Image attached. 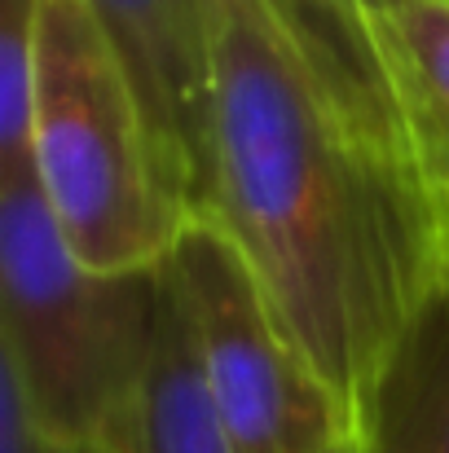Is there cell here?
Returning a JSON list of instances; mask_svg holds the SVG:
<instances>
[{"label":"cell","instance_id":"cell-1","mask_svg":"<svg viewBox=\"0 0 449 453\" xmlns=\"http://www.w3.org/2000/svg\"><path fill=\"white\" fill-rule=\"evenodd\" d=\"M212 216L317 379L357 427L361 405L441 273L419 180L375 150L269 18L229 0L207 18Z\"/></svg>","mask_w":449,"mask_h":453},{"label":"cell","instance_id":"cell-2","mask_svg":"<svg viewBox=\"0 0 449 453\" xmlns=\"http://www.w3.org/2000/svg\"><path fill=\"white\" fill-rule=\"evenodd\" d=\"M159 317V269L93 273L31 163H0V374L40 436L120 453Z\"/></svg>","mask_w":449,"mask_h":453},{"label":"cell","instance_id":"cell-3","mask_svg":"<svg viewBox=\"0 0 449 453\" xmlns=\"http://www.w3.org/2000/svg\"><path fill=\"white\" fill-rule=\"evenodd\" d=\"M27 158L80 265L142 273L167 260L185 220L133 71L93 0H35Z\"/></svg>","mask_w":449,"mask_h":453},{"label":"cell","instance_id":"cell-4","mask_svg":"<svg viewBox=\"0 0 449 453\" xmlns=\"http://www.w3.org/2000/svg\"><path fill=\"white\" fill-rule=\"evenodd\" d=\"M167 269L190 312L212 405L238 453H352V427L260 278L212 216L176 229Z\"/></svg>","mask_w":449,"mask_h":453},{"label":"cell","instance_id":"cell-5","mask_svg":"<svg viewBox=\"0 0 449 453\" xmlns=\"http://www.w3.org/2000/svg\"><path fill=\"white\" fill-rule=\"evenodd\" d=\"M93 9L133 71L181 220L203 216L212 75L198 9L190 0H93Z\"/></svg>","mask_w":449,"mask_h":453},{"label":"cell","instance_id":"cell-6","mask_svg":"<svg viewBox=\"0 0 449 453\" xmlns=\"http://www.w3.org/2000/svg\"><path fill=\"white\" fill-rule=\"evenodd\" d=\"M190 4L198 9V18L207 27V18L229 0H190ZM238 4L256 9L260 18H269L278 27V35L296 49L304 71L321 84V93L335 102V111L375 150H383L392 163H401L428 198L410 133H406L401 111L392 102V88H388V75H383L379 53L370 44L361 9L348 4V0H238ZM428 207H432V198H428Z\"/></svg>","mask_w":449,"mask_h":453},{"label":"cell","instance_id":"cell-7","mask_svg":"<svg viewBox=\"0 0 449 453\" xmlns=\"http://www.w3.org/2000/svg\"><path fill=\"white\" fill-rule=\"evenodd\" d=\"M410 133L419 176L449 234V0H361L357 4Z\"/></svg>","mask_w":449,"mask_h":453},{"label":"cell","instance_id":"cell-8","mask_svg":"<svg viewBox=\"0 0 449 453\" xmlns=\"http://www.w3.org/2000/svg\"><path fill=\"white\" fill-rule=\"evenodd\" d=\"M352 453H449V269L414 308L388 352L361 418Z\"/></svg>","mask_w":449,"mask_h":453},{"label":"cell","instance_id":"cell-9","mask_svg":"<svg viewBox=\"0 0 449 453\" xmlns=\"http://www.w3.org/2000/svg\"><path fill=\"white\" fill-rule=\"evenodd\" d=\"M120 453H238L212 405L190 312L167 260L159 265V317L150 365Z\"/></svg>","mask_w":449,"mask_h":453},{"label":"cell","instance_id":"cell-10","mask_svg":"<svg viewBox=\"0 0 449 453\" xmlns=\"http://www.w3.org/2000/svg\"><path fill=\"white\" fill-rule=\"evenodd\" d=\"M31 35L35 0H0V163H31Z\"/></svg>","mask_w":449,"mask_h":453},{"label":"cell","instance_id":"cell-11","mask_svg":"<svg viewBox=\"0 0 449 453\" xmlns=\"http://www.w3.org/2000/svg\"><path fill=\"white\" fill-rule=\"evenodd\" d=\"M0 453H75L35 432V423L27 418V410L18 401V388L4 374H0Z\"/></svg>","mask_w":449,"mask_h":453},{"label":"cell","instance_id":"cell-12","mask_svg":"<svg viewBox=\"0 0 449 453\" xmlns=\"http://www.w3.org/2000/svg\"><path fill=\"white\" fill-rule=\"evenodd\" d=\"M441 265L449 269V234H445V247H441Z\"/></svg>","mask_w":449,"mask_h":453},{"label":"cell","instance_id":"cell-13","mask_svg":"<svg viewBox=\"0 0 449 453\" xmlns=\"http://www.w3.org/2000/svg\"><path fill=\"white\" fill-rule=\"evenodd\" d=\"M89 453H106V449H89Z\"/></svg>","mask_w":449,"mask_h":453},{"label":"cell","instance_id":"cell-14","mask_svg":"<svg viewBox=\"0 0 449 453\" xmlns=\"http://www.w3.org/2000/svg\"><path fill=\"white\" fill-rule=\"evenodd\" d=\"M348 4H361V0H348Z\"/></svg>","mask_w":449,"mask_h":453}]
</instances>
